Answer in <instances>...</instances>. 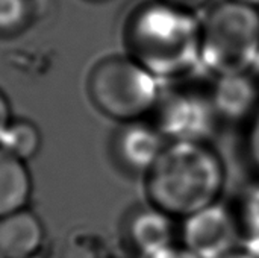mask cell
Instances as JSON below:
<instances>
[{
    "label": "cell",
    "mask_w": 259,
    "mask_h": 258,
    "mask_svg": "<svg viewBox=\"0 0 259 258\" xmlns=\"http://www.w3.org/2000/svg\"><path fill=\"white\" fill-rule=\"evenodd\" d=\"M88 2H106V0H88Z\"/></svg>",
    "instance_id": "cell-21"
},
{
    "label": "cell",
    "mask_w": 259,
    "mask_h": 258,
    "mask_svg": "<svg viewBox=\"0 0 259 258\" xmlns=\"http://www.w3.org/2000/svg\"><path fill=\"white\" fill-rule=\"evenodd\" d=\"M226 167L209 143H168L146 173V193L152 207L175 220L220 202Z\"/></svg>",
    "instance_id": "cell-2"
},
{
    "label": "cell",
    "mask_w": 259,
    "mask_h": 258,
    "mask_svg": "<svg viewBox=\"0 0 259 258\" xmlns=\"http://www.w3.org/2000/svg\"><path fill=\"white\" fill-rule=\"evenodd\" d=\"M246 151H247V157H249L250 163L255 166V169L259 173V111L247 123Z\"/></svg>",
    "instance_id": "cell-15"
},
{
    "label": "cell",
    "mask_w": 259,
    "mask_h": 258,
    "mask_svg": "<svg viewBox=\"0 0 259 258\" xmlns=\"http://www.w3.org/2000/svg\"><path fill=\"white\" fill-rule=\"evenodd\" d=\"M200 21V64L214 78L255 68L259 62V9L222 0Z\"/></svg>",
    "instance_id": "cell-3"
},
{
    "label": "cell",
    "mask_w": 259,
    "mask_h": 258,
    "mask_svg": "<svg viewBox=\"0 0 259 258\" xmlns=\"http://www.w3.org/2000/svg\"><path fill=\"white\" fill-rule=\"evenodd\" d=\"M178 231L175 219L152 205L135 211L126 227L129 245L138 257L176 245Z\"/></svg>",
    "instance_id": "cell-9"
},
{
    "label": "cell",
    "mask_w": 259,
    "mask_h": 258,
    "mask_svg": "<svg viewBox=\"0 0 259 258\" xmlns=\"http://www.w3.org/2000/svg\"><path fill=\"white\" fill-rule=\"evenodd\" d=\"M88 90L103 114L127 123L152 114L162 88L155 75L127 55L99 62L90 75Z\"/></svg>",
    "instance_id": "cell-4"
},
{
    "label": "cell",
    "mask_w": 259,
    "mask_h": 258,
    "mask_svg": "<svg viewBox=\"0 0 259 258\" xmlns=\"http://www.w3.org/2000/svg\"><path fill=\"white\" fill-rule=\"evenodd\" d=\"M0 148L26 163L33 158L41 148L39 129L29 120L12 119L0 138Z\"/></svg>",
    "instance_id": "cell-13"
},
{
    "label": "cell",
    "mask_w": 259,
    "mask_h": 258,
    "mask_svg": "<svg viewBox=\"0 0 259 258\" xmlns=\"http://www.w3.org/2000/svg\"><path fill=\"white\" fill-rule=\"evenodd\" d=\"M200 26L194 12L147 0L131 12L124 43L129 56L158 79L178 81L200 65Z\"/></svg>",
    "instance_id": "cell-1"
},
{
    "label": "cell",
    "mask_w": 259,
    "mask_h": 258,
    "mask_svg": "<svg viewBox=\"0 0 259 258\" xmlns=\"http://www.w3.org/2000/svg\"><path fill=\"white\" fill-rule=\"evenodd\" d=\"M222 258H259V254L244 248V246H238L237 249H234L232 252H229L228 255Z\"/></svg>",
    "instance_id": "cell-19"
},
{
    "label": "cell",
    "mask_w": 259,
    "mask_h": 258,
    "mask_svg": "<svg viewBox=\"0 0 259 258\" xmlns=\"http://www.w3.org/2000/svg\"><path fill=\"white\" fill-rule=\"evenodd\" d=\"M228 207L241 246L259 254V176L243 186Z\"/></svg>",
    "instance_id": "cell-12"
},
{
    "label": "cell",
    "mask_w": 259,
    "mask_h": 258,
    "mask_svg": "<svg viewBox=\"0 0 259 258\" xmlns=\"http://www.w3.org/2000/svg\"><path fill=\"white\" fill-rule=\"evenodd\" d=\"M168 141L153 122L134 120L123 125L114 140V152L120 164L132 172L146 173L153 167Z\"/></svg>",
    "instance_id": "cell-8"
},
{
    "label": "cell",
    "mask_w": 259,
    "mask_h": 258,
    "mask_svg": "<svg viewBox=\"0 0 259 258\" xmlns=\"http://www.w3.org/2000/svg\"><path fill=\"white\" fill-rule=\"evenodd\" d=\"M178 243L196 258H222L241 246L232 213L222 202L184 219Z\"/></svg>",
    "instance_id": "cell-6"
},
{
    "label": "cell",
    "mask_w": 259,
    "mask_h": 258,
    "mask_svg": "<svg viewBox=\"0 0 259 258\" xmlns=\"http://www.w3.org/2000/svg\"><path fill=\"white\" fill-rule=\"evenodd\" d=\"M11 122H12V114H11L9 102L6 99V96L0 91V138Z\"/></svg>",
    "instance_id": "cell-18"
},
{
    "label": "cell",
    "mask_w": 259,
    "mask_h": 258,
    "mask_svg": "<svg viewBox=\"0 0 259 258\" xmlns=\"http://www.w3.org/2000/svg\"><path fill=\"white\" fill-rule=\"evenodd\" d=\"M0 258H3V255H2V254H0Z\"/></svg>",
    "instance_id": "cell-22"
},
{
    "label": "cell",
    "mask_w": 259,
    "mask_h": 258,
    "mask_svg": "<svg viewBox=\"0 0 259 258\" xmlns=\"http://www.w3.org/2000/svg\"><path fill=\"white\" fill-rule=\"evenodd\" d=\"M152 116L153 125L168 143H209L222 125L209 88L193 84H175L161 90Z\"/></svg>",
    "instance_id": "cell-5"
},
{
    "label": "cell",
    "mask_w": 259,
    "mask_h": 258,
    "mask_svg": "<svg viewBox=\"0 0 259 258\" xmlns=\"http://www.w3.org/2000/svg\"><path fill=\"white\" fill-rule=\"evenodd\" d=\"M44 225L27 208L0 219V254L3 258H32L44 243Z\"/></svg>",
    "instance_id": "cell-10"
},
{
    "label": "cell",
    "mask_w": 259,
    "mask_h": 258,
    "mask_svg": "<svg viewBox=\"0 0 259 258\" xmlns=\"http://www.w3.org/2000/svg\"><path fill=\"white\" fill-rule=\"evenodd\" d=\"M165 3H170L176 8H181V9H185V11H190V12H197L199 9L208 6L212 0H162Z\"/></svg>",
    "instance_id": "cell-17"
},
{
    "label": "cell",
    "mask_w": 259,
    "mask_h": 258,
    "mask_svg": "<svg viewBox=\"0 0 259 258\" xmlns=\"http://www.w3.org/2000/svg\"><path fill=\"white\" fill-rule=\"evenodd\" d=\"M232 2H237V3H241V5L252 6V8L259 9V0H232Z\"/></svg>",
    "instance_id": "cell-20"
},
{
    "label": "cell",
    "mask_w": 259,
    "mask_h": 258,
    "mask_svg": "<svg viewBox=\"0 0 259 258\" xmlns=\"http://www.w3.org/2000/svg\"><path fill=\"white\" fill-rule=\"evenodd\" d=\"M138 258H196L193 254H190L187 249H184L179 243L171 245L168 248H164L161 251L147 254V255H141Z\"/></svg>",
    "instance_id": "cell-16"
},
{
    "label": "cell",
    "mask_w": 259,
    "mask_h": 258,
    "mask_svg": "<svg viewBox=\"0 0 259 258\" xmlns=\"http://www.w3.org/2000/svg\"><path fill=\"white\" fill-rule=\"evenodd\" d=\"M32 195L26 163L0 148V219L24 210Z\"/></svg>",
    "instance_id": "cell-11"
},
{
    "label": "cell",
    "mask_w": 259,
    "mask_h": 258,
    "mask_svg": "<svg viewBox=\"0 0 259 258\" xmlns=\"http://www.w3.org/2000/svg\"><path fill=\"white\" fill-rule=\"evenodd\" d=\"M208 88L220 123H249L259 111V84L250 73L214 78Z\"/></svg>",
    "instance_id": "cell-7"
},
{
    "label": "cell",
    "mask_w": 259,
    "mask_h": 258,
    "mask_svg": "<svg viewBox=\"0 0 259 258\" xmlns=\"http://www.w3.org/2000/svg\"><path fill=\"white\" fill-rule=\"evenodd\" d=\"M32 15L30 0H0V35L21 32Z\"/></svg>",
    "instance_id": "cell-14"
}]
</instances>
